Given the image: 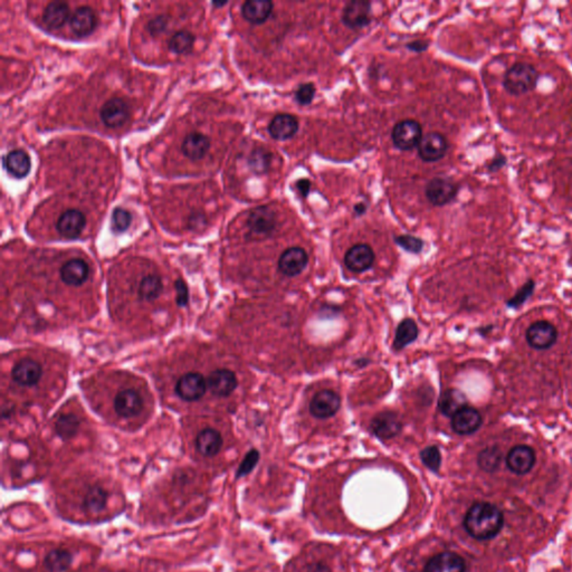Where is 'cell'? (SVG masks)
Wrapping results in <instances>:
<instances>
[{"label": "cell", "mask_w": 572, "mask_h": 572, "mask_svg": "<svg viewBox=\"0 0 572 572\" xmlns=\"http://www.w3.org/2000/svg\"><path fill=\"white\" fill-rule=\"evenodd\" d=\"M504 519L501 511L488 502L472 505L464 518L466 532L477 540H490L499 534Z\"/></svg>", "instance_id": "cell-1"}, {"label": "cell", "mask_w": 572, "mask_h": 572, "mask_svg": "<svg viewBox=\"0 0 572 572\" xmlns=\"http://www.w3.org/2000/svg\"><path fill=\"white\" fill-rule=\"evenodd\" d=\"M539 73L534 66L527 63H516L505 73V90L512 95H522L536 88Z\"/></svg>", "instance_id": "cell-2"}, {"label": "cell", "mask_w": 572, "mask_h": 572, "mask_svg": "<svg viewBox=\"0 0 572 572\" xmlns=\"http://www.w3.org/2000/svg\"><path fill=\"white\" fill-rule=\"evenodd\" d=\"M247 227L254 238H268L277 227V215L271 207L255 208L248 216Z\"/></svg>", "instance_id": "cell-3"}, {"label": "cell", "mask_w": 572, "mask_h": 572, "mask_svg": "<svg viewBox=\"0 0 572 572\" xmlns=\"http://www.w3.org/2000/svg\"><path fill=\"white\" fill-rule=\"evenodd\" d=\"M422 138L423 129L415 120H403L396 124L392 130V141L395 147L403 151L418 147Z\"/></svg>", "instance_id": "cell-4"}, {"label": "cell", "mask_w": 572, "mask_h": 572, "mask_svg": "<svg viewBox=\"0 0 572 572\" xmlns=\"http://www.w3.org/2000/svg\"><path fill=\"white\" fill-rule=\"evenodd\" d=\"M558 338V331L550 322L538 321L527 331V341L536 350H547L552 347Z\"/></svg>", "instance_id": "cell-5"}, {"label": "cell", "mask_w": 572, "mask_h": 572, "mask_svg": "<svg viewBox=\"0 0 572 572\" xmlns=\"http://www.w3.org/2000/svg\"><path fill=\"white\" fill-rule=\"evenodd\" d=\"M425 192L426 197L434 206H445L456 196L457 186L449 179L434 178L426 186Z\"/></svg>", "instance_id": "cell-6"}, {"label": "cell", "mask_w": 572, "mask_h": 572, "mask_svg": "<svg viewBox=\"0 0 572 572\" xmlns=\"http://www.w3.org/2000/svg\"><path fill=\"white\" fill-rule=\"evenodd\" d=\"M449 144L445 137L440 133H427L418 144V153L425 162H436L446 155Z\"/></svg>", "instance_id": "cell-7"}, {"label": "cell", "mask_w": 572, "mask_h": 572, "mask_svg": "<svg viewBox=\"0 0 572 572\" xmlns=\"http://www.w3.org/2000/svg\"><path fill=\"white\" fill-rule=\"evenodd\" d=\"M176 392L183 401H198L206 392V380L201 373H186L178 380Z\"/></svg>", "instance_id": "cell-8"}, {"label": "cell", "mask_w": 572, "mask_h": 572, "mask_svg": "<svg viewBox=\"0 0 572 572\" xmlns=\"http://www.w3.org/2000/svg\"><path fill=\"white\" fill-rule=\"evenodd\" d=\"M341 406V399L338 394L331 390L318 392L310 405L311 414L320 419L330 418L338 412Z\"/></svg>", "instance_id": "cell-9"}, {"label": "cell", "mask_w": 572, "mask_h": 572, "mask_svg": "<svg viewBox=\"0 0 572 572\" xmlns=\"http://www.w3.org/2000/svg\"><path fill=\"white\" fill-rule=\"evenodd\" d=\"M536 464V453L527 445H518L509 451L507 465L511 472L518 475H525L532 470Z\"/></svg>", "instance_id": "cell-10"}, {"label": "cell", "mask_w": 572, "mask_h": 572, "mask_svg": "<svg viewBox=\"0 0 572 572\" xmlns=\"http://www.w3.org/2000/svg\"><path fill=\"white\" fill-rule=\"evenodd\" d=\"M371 5L368 1H350L344 7L342 22L351 29H360L369 25Z\"/></svg>", "instance_id": "cell-11"}, {"label": "cell", "mask_w": 572, "mask_h": 572, "mask_svg": "<svg viewBox=\"0 0 572 572\" xmlns=\"http://www.w3.org/2000/svg\"><path fill=\"white\" fill-rule=\"evenodd\" d=\"M307 262H309V257L303 248H288L279 257V271L286 277H296L304 271Z\"/></svg>", "instance_id": "cell-12"}, {"label": "cell", "mask_w": 572, "mask_h": 572, "mask_svg": "<svg viewBox=\"0 0 572 572\" xmlns=\"http://www.w3.org/2000/svg\"><path fill=\"white\" fill-rule=\"evenodd\" d=\"M100 116L107 127H121L130 116V109L123 100L114 98L105 102V105L102 107Z\"/></svg>", "instance_id": "cell-13"}, {"label": "cell", "mask_w": 572, "mask_h": 572, "mask_svg": "<svg viewBox=\"0 0 572 572\" xmlns=\"http://www.w3.org/2000/svg\"><path fill=\"white\" fill-rule=\"evenodd\" d=\"M465 570L464 558L451 551L438 553L424 568V572H465Z\"/></svg>", "instance_id": "cell-14"}, {"label": "cell", "mask_w": 572, "mask_h": 572, "mask_svg": "<svg viewBox=\"0 0 572 572\" xmlns=\"http://www.w3.org/2000/svg\"><path fill=\"white\" fill-rule=\"evenodd\" d=\"M375 262V253L366 244H357L350 248L344 257V264L355 273L366 271Z\"/></svg>", "instance_id": "cell-15"}, {"label": "cell", "mask_w": 572, "mask_h": 572, "mask_svg": "<svg viewBox=\"0 0 572 572\" xmlns=\"http://www.w3.org/2000/svg\"><path fill=\"white\" fill-rule=\"evenodd\" d=\"M403 428L398 415L392 412L378 414L371 422V429L381 440H390L397 436Z\"/></svg>", "instance_id": "cell-16"}, {"label": "cell", "mask_w": 572, "mask_h": 572, "mask_svg": "<svg viewBox=\"0 0 572 572\" xmlns=\"http://www.w3.org/2000/svg\"><path fill=\"white\" fill-rule=\"evenodd\" d=\"M482 425V416L473 407L465 406L451 417V427L460 435H471Z\"/></svg>", "instance_id": "cell-17"}, {"label": "cell", "mask_w": 572, "mask_h": 572, "mask_svg": "<svg viewBox=\"0 0 572 572\" xmlns=\"http://www.w3.org/2000/svg\"><path fill=\"white\" fill-rule=\"evenodd\" d=\"M42 375V366L33 359L20 360L12 371L15 382L24 387L35 386L40 380Z\"/></svg>", "instance_id": "cell-18"}, {"label": "cell", "mask_w": 572, "mask_h": 572, "mask_svg": "<svg viewBox=\"0 0 572 572\" xmlns=\"http://www.w3.org/2000/svg\"><path fill=\"white\" fill-rule=\"evenodd\" d=\"M144 407L141 396L136 390H122L116 395L114 408L121 417L130 418L140 414Z\"/></svg>", "instance_id": "cell-19"}, {"label": "cell", "mask_w": 572, "mask_h": 572, "mask_svg": "<svg viewBox=\"0 0 572 572\" xmlns=\"http://www.w3.org/2000/svg\"><path fill=\"white\" fill-rule=\"evenodd\" d=\"M85 216L77 209H70L63 212L57 222V229L66 238H77L85 227Z\"/></svg>", "instance_id": "cell-20"}, {"label": "cell", "mask_w": 572, "mask_h": 572, "mask_svg": "<svg viewBox=\"0 0 572 572\" xmlns=\"http://www.w3.org/2000/svg\"><path fill=\"white\" fill-rule=\"evenodd\" d=\"M268 131L272 138L279 141H285V140L293 138L296 132L299 131V121L295 116L286 114V113L277 114V116H274L270 123Z\"/></svg>", "instance_id": "cell-21"}, {"label": "cell", "mask_w": 572, "mask_h": 572, "mask_svg": "<svg viewBox=\"0 0 572 572\" xmlns=\"http://www.w3.org/2000/svg\"><path fill=\"white\" fill-rule=\"evenodd\" d=\"M208 385L214 395L227 397L236 389L237 378L231 370L218 369L209 377Z\"/></svg>", "instance_id": "cell-22"}, {"label": "cell", "mask_w": 572, "mask_h": 572, "mask_svg": "<svg viewBox=\"0 0 572 572\" xmlns=\"http://www.w3.org/2000/svg\"><path fill=\"white\" fill-rule=\"evenodd\" d=\"M273 12V3L270 0H248L242 7V14L251 24L265 23Z\"/></svg>", "instance_id": "cell-23"}, {"label": "cell", "mask_w": 572, "mask_h": 572, "mask_svg": "<svg viewBox=\"0 0 572 572\" xmlns=\"http://www.w3.org/2000/svg\"><path fill=\"white\" fill-rule=\"evenodd\" d=\"M223 446V437L216 429H203L196 438V449L205 457H214Z\"/></svg>", "instance_id": "cell-24"}, {"label": "cell", "mask_w": 572, "mask_h": 572, "mask_svg": "<svg viewBox=\"0 0 572 572\" xmlns=\"http://www.w3.org/2000/svg\"><path fill=\"white\" fill-rule=\"evenodd\" d=\"M88 277V265L79 258L68 261L61 268V279L63 282L72 286H79Z\"/></svg>", "instance_id": "cell-25"}, {"label": "cell", "mask_w": 572, "mask_h": 572, "mask_svg": "<svg viewBox=\"0 0 572 572\" xmlns=\"http://www.w3.org/2000/svg\"><path fill=\"white\" fill-rule=\"evenodd\" d=\"M210 147L208 137L201 132L189 133L183 142V155L192 160H199L206 155Z\"/></svg>", "instance_id": "cell-26"}, {"label": "cell", "mask_w": 572, "mask_h": 572, "mask_svg": "<svg viewBox=\"0 0 572 572\" xmlns=\"http://www.w3.org/2000/svg\"><path fill=\"white\" fill-rule=\"evenodd\" d=\"M31 158L24 150H13L5 158L7 171L15 178H23L31 170Z\"/></svg>", "instance_id": "cell-27"}, {"label": "cell", "mask_w": 572, "mask_h": 572, "mask_svg": "<svg viewBox=\"0 0 572 572\" xmlns=\"http://www.w3.org/2000/svg\"><path fill=\"white\" fill-rule=\"evenodd\" d=\"M73 564V555L66 549H53L45 555L44 566L49 572L68 571Z\"/></svg>", "instance_id": "cell-28"}, {"label": "cell", "mask_w": 572, "mask_h": 572, "mask_svg": "<svg viewBox=\"0 0 572 572\" xmlns=\"http://www.w3.org/2000/svg\"><path fill=\"white\" fill-rule=\"evenodd\" d=\"M107 499H109L107 490L100 485H93L88 488L83 497V509L90 513H99L107 507Z\"/></svg>", "instance_id": "cell-29"}, {"label": "cell", "mask_w": 572, "mask_h": 572, "mask_svg": "<svg viewBox=\"0 0 572 572\" xmlns=\"http://www.w3.org/2000/svg\"><path fill=\"white\" fill-rule=\"evenodd\" d=\"M466 406V397L457 389H449L442 392L440 399V409L447 417H453L457 412Z\"/></svg>", "instance_id": "cell-30"}, {"label": "cell", "mask_w": 572, "mask_h": 572, "mask_svg": "<svg viewBox=\"0 0 572 572\" xmlns=\"http://www.w3.org/2000/svg\"><path fill=\"white\" fill-rule=\"evenodd\" d=\"M95 25V16L88 7H79L71 18L72 31L79 36L90 34Z\"/></svg>", "instance_id": "cell-31"}, {"label": "cell", "mask_w": 572, "mask_h": 572, "mask_svg": "<svg viewBox=\"0 0 572 572\" xmlns=\"http://www.w3.org/2000/svg\"><path fill=\"white\" fill-rule=\"evenodd\" d=\"M68 6L62 1H53L48 3L44 12V22L52 29H59L65 23L68 18Z\"/></svg>", "instance_id": "cell-32"}, {"label": "cell", "mask_w": 572, "mask_h": 572, "mask_svg": "<svg viewBox=\"0 0 572 572\" xmlns=\"http://www.w3.org/2000/svg\"><path fill=\"white\" fill-rule=\"evenodd\" d=\"M418 337V327L416 322L412 319L403 320L401 325H398L396 331L395 341L394 347L396 350H403L407 346L414 342Z\"/></svg>", "instance_id": "cell-33"}, {"label": "cell", "mask_w": 572, "mask_h": 572, "mask_svg": "<svg viewBox=\"0 0 572 572\" xmlns=\"http://www.w3.org/2000/svg\"><path fill=\"white\" fill-rule=\"evenodd\" d=\"M502 451L497 446H490L479 453L477 463L481 470L488 473H494L501 465Z\"/></svg>", "instance_id": "cell-34"}, {"label": "cell", "mask_w": 572, "mask_h": 572, "mask_svg": "<svg viewBox=\"0 0 572 572\" xmlns=\"http://www.w3.org/2000/svg\"><path fill=\"white\" fill-rule=\"evenodd\" d=\"M79 428V419L73 414H64L59 416L55 424V431L62 440H68L77 434Z\"/></svg>", "instance_id": "cell-35"}, {"label": "cell", "mask_w": 572, "mask_h": 572, "mask_svg": "<svg viewBox=\"0 0 572 572\" xmlns=\"http://www.w3.org/2000/svg\"><path fill=\"white\" fill-rule=\"evenodd\" d=\"M162 288V279L158 275H148L139 284V295L142 300L151 301L160 295Z\"/></svg>", "instance_id": "cell-36"}, {"label": "cell", "mask_w": 572, "mask_h": 572, "mask_svg": "<svg viewBox=\"0 0 572 572\" xmlns=\"http://www.w3.org/2000/svg\"><path fill=\"white\" fill-rule=\"evenodd\" d=\"M271 161V153L266 151V150L262 149V148H258V149L254 150L249 155L248 167L254 173L263 175V173H266L270 170Z\"/></svg>", "instance_id": "cell-37"}, {"label": "cell", "mask_w": 572, "mask_h": 572, "mask_svg": "<svg viewBox=\"0 0 572 572\" xmlns=\"http://www.w3.org/2000/svg\"><path fill=\"white\" fill-rule=\"evenodd\" d=\"M194 44V36L189 31H179L170 40V49L177 54L190 51Z\"/></svg>", "instance_id": "cell-38"}, {"label": "cell", "mask_w": 572, "mask_h": 572, "mask_svg": "<svg viewBox=\"0 0 572 572\" xmlns=\"http://www.w3.org/2000/svg\"><path fill=\"white\" fill-rule=\"evenodd\" d=\"M420 458L423 461L424 465L428 467L431 471L438 472L440 464H442V456H440V449L436 446H428L420 453Z\"/></svg>", "instance_id": "cell-39"}, {"label": "cell", "mask_w": 572, "mask_h": 572, "mask_svg": "<svg viewBox=\"0 0 572 572\" xmlns=\"http://www.w3.org/2000/svg\"><path fill=\"white\" fill-rule=\"evenodd\" d=\"M396 242L409 253L418 254L423 251V240L412 235H401V236L396 237Z\"/></svg>", "instance_id": "cell-40"}, {"label": "cell", "mask_w": 572, "mask_h": 572, "mask_svg": "<svg viewBox=\"0 0 572 572\" xmlns=\"http://www.w3.org/2000/svg\"><path fill=\"white\" fill-rule=\"evenodd\" d=\"M258 460H260V453H258L256 449H252L251 451H248L245 458L242 460V462L240 463V467L237 470V479L246 477V475L251 473L254 468H255V466L257 465Z\"/></svg>", "instance_id": "cell-41"}, {"label": "cell", "mask_w": 572, "mask_h": 572, "mask_svg": "<svg viewBox=\"0 0 572 572\" xmlns=\"http://www.w3.org/2000/svg\"><path fill=\"white\" fill-rule=\"evenodd\" d=\"M131 220H132V217H131L130 212H127L125 209L118 208L116 210H114V212H113V229L118 231V233H123V231H125L127 229H129V226H130L131 224Z\"/></svg>", "instance_id": "cell-42"}, {"label": "cell", "mask_w": 572, "mask_h": 572, "mask_svg": "<svg viewBox=\"0 0 572 572\" xmlns=\"http://www.w3.org/2000/svg\"><path fill=\"white\" fill-rule=\"evenodd\" d=\"M314 95H316L314 85L312 83H304V84L300 85L299 88L296 91V102L301 105H311L313 99H314Z\"/></svg>", "instance_id": "cell-43"}, {"label": "cell", "mask_w": 572, "mask_h": 572, "mask_svg": "<svg viewBox=\"0 0 572 572\" xmlns=\"http://www.w3.org/2000/svg\"><path fill=\"white\" fill-rule=\"evenodd\" d=\"M533 288H534V284H533L532 281L527 282V284L516 294V296L511 299V301L509 302V305H511V307H519V305H521L522 303L529 297V295L532 293Z\"/></svg>", "instance_id": "cell-44"}, {"label": "cell", "mask_w": 572, "mask_h": 572, "mask_svg": "<svg viewBox=\"0 0 572 572\" xmlns=\"http://www.w3.org/2000/svg\"><path fill=\"white\" fill-rule=\"evenodd\" d=\"M167 25H168V20L164 16H158V17L153 18L150 20L148 24V31L153 36H158L162 34L166 31Z\"/></svg>", "instance_id": "cell-45"}, {"label": "cell", "mask_w": 572, "mask_h": 572, "mask_svg": "<svg viewBox=\"0 0 572 572\" xmlns=\"http://www.w3.org/2000/svg\"><path fill=\"white\" fill-rule=\"evenodd\" d=\"M176 288H177L178 304L183 307V305L188 303V288H187L186 284L183 281H177Z\"/></svg>", "instance_id": "cell-46"}, {"label": "cell", "mask_w": 572, "mask_h": 572, "mask_svg": "<svg viewBox=\"0 0 572 572\" xmlns=\"http://www.w3.org/2000/svg\"><path fill=\"white\" fill-rule=\"evenodd\" d=\"M296 188L299 190L302 197L307 198L309 194H310L311 181L307 180V179H301V180L296 183Z\"/></svg>", "instance_id": "cell-47"}, {"label": "cell", "mask_w": 572, "mask_h": 572, "mask_svg": "<svg viewBox=\"0 0 572 572\" xmlns=\"http://www.w3.org/2000/svg\"><path fill=\"white\" fill-rule=\"evenodd\" d=\"M407 47H408L410 51L416 52V53H420V52H424L427 49V47H428V44L423 42V40H416V42H412L407 44Z\"/></svg>", "instance_id": "cell-48"}, {"label": "cell", "mask_w": 572, "mask_h": 572, "mask_svg": "<svg viewBox=\"0 0 572 572\" xmlns=\"http://www.w3.org/2000/svg\"><path fill=\"white\" fill-rule=\"evenodd\" d=\"M307 572H331V570L329 569V566H325V564H322V562H319V564H314L309 568V571Z\"/></svg>", "instance_id": "cell-49"}, {"label": "cell", "mask_w": 572, "mask_h": 572, "mask_svg": "<svg viewBox=\"0 0 572 572\" xmlns=\"http://www.w3.org/2000/svg\"><path fill=\"white\" fill-rule=\"evenodd\" d=\"M366 210V206L364 203H358V205L355 207V212L358 215H364Z\"/></svg>", "instance_id": "cell-50"}]
</instances>
